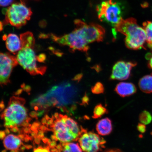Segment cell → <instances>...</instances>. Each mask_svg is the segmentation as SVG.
Segmentation results:
<instances>
[{
	"instance_id": "obj_1",
	"label": "cell",
	"mask_w": 152,
	"mask_h": 152,
	"mask_svg": "<svg viewBox=\"0 0 152 152\" xmlns=\"http://www.w3.org/2000/svg\"><path fill=\"white\" fill-rule=\"evenodd\" d=\"M80 94L79 89L73 83H63L55 86L45 94L32 101L31 105L37 108L38 110L52 106L59 107L71 104L76 107L75 104L78 102Z\"/></svg>"
},
{
	"instance_id": "obj_2",
	"label": "cell",
	"mask_w": 152,
	"mask_h": 152,
	"mask_svg": "<svg viewBox=\"0 0 152 152\" xmlns=\"http://www.w3.org/2000/svg\"><path fill=\"white\" fill-rule=\"evenodd\" d=\"M22 47L17 54L16 58L18 64L32 75H42L45 73L47 67L39 66V62L45 61V55L37 56L34 51L35 39L33 33L27 31L20 34Z\"/></svg>"
},
{
	"instance_id": "obj_3",
	"label": "cell",
	"mask_w": 152,
	"mask_h": 152,
	"mask_svg": "<svg viewBox=\"0 0 152 152\" xmlns=\"http://www.w3.org/2000/svg\"><path fill=\"white\" fill-rule=\"evenodd\" d=\"M115 31L125 36V44L128 48L137 50L144 47L146 43V35L143 27L138 25L135 19H121L115 27Z\"/></svg>"
},
{
	"instance_id": "obj_4",
	"label": "cell",
	"mask_w": 152,
	"mask_h": 152,
	"mask_svg": "<svg viewBox=\"0 0 152 152\" xmlns=\"http://www.w3.org/2000/svg\"><path fill=\"white\" fill-rule=\"evenodd\" d=\"M50 128L57 139L62 143L77 141L83 129L82 127L80 128L77 123L73 119L60 114L50 125Z\"/></svg>"
},
{
	"instance_id": "obj_5",
	"label": "cell",
	"mask_w": 152,
	"mask_h": 152,
	"mask_svg": "<svg viewBox=\"0 0 152 152\" xmlns=\"http://www.w3.org/2000/svg\"><path fill=\"white\" fill-rule=\"evenodd\" d=\"M75 29L69 33L62 36L51 34L45 35L42 34V37H49L55 42L62 46H67L71 51H80L87 53L89 47V43L86 39L84 33L79 25L74 21Z\"/></svg>"
},
{
	"instance_id": "obj_6",
	"label": "cell",
	"mask_w": 152,
	"mask_h": 152,
	"mask_svg": "<svg viewBox=\"0 0 152 152\" xmlns=\"http://www.w3.org/2000/svg\"><path fill=\"white\" fill-rule=\"evenodd\" d=\"M26 100L16 96L11 97L7 107L1 114V118L4 120V126L11 128L22 125L27 118V110L24 107Z\"/></svg>"
},
{
	"instance_id": "obj_7",
	"label": "cell",
	"mask_w": 152,
	"mask_h": 152,
	"mask_svg": "<svg viewBox=\"0 0 152 152\" xmlns=\"http://www.w3.org/2000/svg\"><path fill=\"white\" fill-rule=\"evenodd\" d=\"M24 0L20 3L13 4L7 9L3 24H10L17 28H20L26 24L32 15L31 9L26 5Z\"/></svg>"
},
{
	"instance_id": "obj_8",
	"label": "cell",
	"mask_w": 152,
	"mask_h": 152,
	"mask_svg": "<svg viewBox=\"0 0 152 152\" xmlns=\"http://www.w3.org/2000/svg\"><path fill=\"white\" fill-rule=\"evenodd\" d=\"M96 10L98 18L101 21L107 23L114 27L122 19L121 6L113 0L102 2L97 7Z\"/></svg>"
},
{
	"instance_id": "obj_9",
	"label": "cell",
	"mask_w": 152,
	"mask_h": 152,
	"mask_svg": "<svg viewBox=\"0 0 152 152\" xmlns=\"http://www.w3.org/2000/svg\"><path fill=\"white\" fill-rule=\"evenodd\" d=\"M78 140L82 149L85 152H99L105 148L106 141L103 138L85 129Z\"/></svg>"
},
{
	"instance_id": "obj_10",
	"label": "cell",
	"mask_w": 152,
	"mask_h": 152,
	"mask_svg": "<svg viewBox=\"0 0 152 152\" xmlns=\"http://www.w3.org/2000/svg\"><path fill=\"white\" fill-rule=\"evenodd\" d=\"M1 72L0 82L1 86L10 82V78L13 69L18 65L16 57L9 53H1Z\"/></svg>"
},
{
	"instance_id": "obj_11",
	"label": "cell",
	"mask_w": 152,
	"mask_h": 152,
	"mask_svg": "<svg viewBox=\"0 0 152 152\" xmlns=\"http://www.w3.org/2000/svg\"><path fill=\"white\" fill-rule=\"evenodd\" d=\"M76 20L81 26L89 44L103 40L105 31L102 26L94 23L87 24L80 20Z\"/></svg>"
},
{
	"instance_id": "obj_12",
	"label": "cell",
	"mask_w": 152,
	"mask_h": 152,
	"mask_svg": "<svg viewBox=\"0 0 152 152\" xmlns=\"http://www.w3.org/2000/svg\"><path fill=\"white\" fill-rule=\"evenodd\" d=\"M135 62L120 61L113 66L110 79L112 80H124L130 77L131 71L137 65Z\"/></svg>"
},
{
	"instance_id": "obj_13",
	"label": "cell",
	"mask_w": 152,
	"mask_h": 152,
	"mask_svg": "<svg viewBox=\"0 0 152 152\" xmlns=\"http://www.w3.org/2000/svg\"><path fill=\"white\" fill-rule=\"evenodd\" d=\"M3 39L5 41V45L7 50L14 54H18L22 47L20 37L15 34L4 35Z\"/></svg>"
},
{
	"instance_id": "obj_14",
	"label": "cell",
	"mask_w": 152,
	"mask_h": 152,
	"mask_svg": "<svg viewBox=\"0 0 152 152\" xmlns=\"http://www.w3.org/2000/svg\"><path fill=\"white\" fill-rule=\"evenodd\" d=\"M115 91L119 96L124 98L135 94L137 88L132 83L121 82L116 86Z\"/></svg>"
},
{
	"instance_id": "obj_15",
	"label": "cell",
	"mask_w": 152,
	"mask_h": 152,
	"mask_svg": "<svg viewBox=\"0 0 152 152\" xmlns=\"http://www.w3.org/2000/svg\"><path fill=\"white\" fill-rule=\"evenodd\" d=\"M96 129L100 135L105 136L110 134L113 130L111 120L108 118L100 120L96 124Z\"/></svg>"
},
{
	"instance_id": "obj_16",
	"label": "cell",
	"mask_w": 152,
	"mask_h": 152,
	"mask_svg": "<svg viewBox=\"0 0 152 152\" xmlns=\"http://www.w3.org/2000/svg\"><path fill=\"white\" fill-rule=\"evenodd\" d=\"M4 145L7 150H18L22 145L21 140L20 138L14 134L8 135L4 140Z\"/></svg>"
},
{
	"instance_id": "obj_17",
	"label": "cell",
	"mask_w": 152,
	"mask_h": 152,
	"mask_svg": "<svg viewBox=\"0 0 152 152\" xmlns=\"http://www.w3.org/2000/svg\"><path fill=\"white\" fill-rule=\"evenodd\" d=\"M138 85L142 92L146 94L152 93V75H146L142 77L139 81Z\"/></svg>"
},
{
	"instance_id": "obj_18",
	"label": "cell",
	"mask_w": 152,
	"mask_h": 152,
	"mask_svg": "<svg viewBox=\"0 0 152 152\" xmlns=\"http://www.w3.org/2000/svg\"><path fill=\"white\" fill-rule=\"evenodd\" d=\"M146 35V45L148 48L152 50V22L147 21L142 23Z\"/></svg>"
},
{
	"instance_id": "obj_19",
	"label": "cell",
	"mask_w": 152,
	"mask_h": 152,
	"mask_svg": "<svg viewBox=\"0 0 152 152\" xmlns=\"http://www.w3.org/2000/svg\"><path fill=\"white\" fill-rule=\"evenodd\" d=\"M63 152H83L78 144L75 142H65L61 144Z\"/></svg>"
},
{
	"instance_id": "obj_20",
	"label": "cell",
	"mask_w": 152,
	"mask_h": 152,
	"mask_svg": "<svg viewBox=\"0 0 152 152\" xmlns=\"http://www.w3.org/2000/svg\"><path fill=\"white\" fill-rule=\"evenodd\" d=\"M108 113V110L106 107L102 104H98L94 108L92 118L94 119L99 118Z\"/></svg>"
},
{
	"instance_id": "obj_21",
	"label": "cell",
	"mask_w": 152,
	"mask_h": 152,
	"mask_svg": "<svg viewBox=\"0 0 152 152\" xmlns=\"http://www.w3.org/2000/svg\"><path fill=\"white\" fill-rule=\"evenodd\" d=\"M139 119L141 123L148 125L151 122L152 116L149 112L145 110L140 113L139 117Z\"/></svg>"
},
{
	"instance_id": "obj_22",
	"label": "cell",
	"mask_w": 152,
	"mask_h": 152,
	"mask_svg": "<svg viewBox=\"0 0 152 152\" xmlns=\"http://www.w3.org/2000/svg\"><path fill=\"white\" fill-rule=\"evenodd\" d=\"M91 91L94 94H103L104 92V86L101 83H97L91 88Z\"/></svg>"
},
{
	"instance_id": "obj_23",
	"label": "cell",
	"mask_w": 152,
	"mask_h": 152,
	"mask_svg": "<svg viewBox=\"0 0 152 152\" xmlns=\"http://www.w3.org/2000/svg\"><path fill=\"white\" fill-rule=\"evenodd\" d=\"M146 59L148 61V66L152 71V51L151 52L147 53L145 56ZM152 75V73L151 74Z\"/></svg>"
},
{
	"instance_id": "obj_24",
	"label": "cell",
	"mask_w": 152,
	"mask_h": 152,
	"mask_svg": "<svg viewBox=\"0 0 152 152\" xmlns=\"http://www.w3.org/2000/svg\"><path fill=\"white\" fill-rule=\"evenodd\" d=\"M34 152H51L49 150V147L43 148L40 147L34 149Z\"/></svg>"
},
{
	"instance_id": "obj_25",
	"label": "cell",
	"mask_w": 152,
	"mask_h": 152,
	"mask_svg": "<svg viewBox=\"0 0 152 152\" xmlns=\"http://www.w3.org/2000/svg\"><path fill=\"white\" fill-rule=\"evenodd\" d=\"M137 129L139 132L142 133L145 132L146 131V127L145 125L141 123L138 124Z\"/></svg>"
},
{
	"instance_id": "obj_26",
	"label": "cell",
	"mask_w": 152,
	"mask_h": 152,
	"mask_svg": "<svg viewBox=\"0 0 152 152\" xmlns=\"http://www.w3.org/2000/svg\"><path fill=\"white\" fill-rule=\"evenodd\" d=\"M13 0H0V4L1 7H6L10 5Z\"/></svg>"
},
{
	"instance_id": "obj_27",
	"label": "cell",
	"mask_w": 152,
	"mask_h": 152,
	"mask_svg": "<svg viewBox=\"0 0 152 152\" xmlns=\"http://www.w3.org/2000/svg\"><path fill=\"white\" fill-rule=\"evenodd\" d=\"M40 123L39 122H34L31 126V129L33 132H38V129L40 127Z\"/></svg>"
},
{
	"instance_id": "obj_28",
	"label": "cell",
	"mask_w": 152,
	"mask_h": 152,
	"mask_svg": "<svg viewBox=\"0 0 152 152\" xmlns=\"http://www.w3.org/2000/svg\"><path fill=\"white\" fill-rule=\"evenodd\" d=\"M103 152H123L121 150L118 149H112L106 150Z\"/></svg>"
},
{
	"instance_id": "obj_29",
	"label": "cell",
	"mask_w": 152,
	"mask_h": 152,
	"mask_svg": "<svg viewBox=\"0 0 152 152\" xmlns=\"http://www.w3.org/2000/svg\"><path fill=\"white\" fill-rule=\"evenodd\" d=\"M6 133L5 131H1L0 132V138L1 140H3L6 137Z\"/></svg>"
},
{
	"instance_id": "obj_30",
	"label": "cell",
	"mask_w": 152,
	"mask_h": 152,
	"mask_svg": "<svg viewBox=\"0 0 152 152\" xmlns=\"http://www.w3.org/2000/svg\"><path fill=\"white\" fill-rule=\"evenodd\" d=\"M56 141L53 140L52 141H51L50 143L49 144V147L51 148H54L55 147H56Z\"/></svg>"
},
{
	"instance_id": "obj_31",
	"label": "cell",
	"mask_w": 152,
	"mask_h": 152,
	"mask_svg": "<svg viewBox=\"0 0 152 152\" xmlns=\"http://www.w3.org/2000/svg\"><path fill=\"white\" fill-rule=\"evenodd\" d=\"M37 136L39 137V138H42L44 137V133L42 131L40 130L39 132H38Z\"/></svg>"
},
{
	"instance_id": "obj_32",
	"label": "cell",
	"mask_w": 152,
	"mask_h": 152,
	"mask_svg": "<svg viewBox=\"0 0 152 152\" xmlns=\"http://www.w3.org/2000/svg\"><path fill=\"white\" fill-rule=\"evenodd\" d=\"M19 129L18 126H15L11 128V132H18Z\"/></svg>"
},
{
	"instance_id": "obj_33",
	"label": "cell",
	"mask_w": 152,
	"mask_h": 152,
	"mask_svg": "<svg viewBox=\"0 0 152 152\" xmlns=\"http://www.w3.org/2000/svg\"><path fill=\"white\" fill-rule=\"evenodd\" d=\"M34 138H35L34 140H35V143L36 144H39L40 143V142L41 138H39V137L37 136Z\"/></svg>"
},
{
	"instance_id": "obj_34",
	"label": "cell",
	"mask_w": 152,
	"mask_h": 152,
	"mask_svg": "<svg viewBox=\"0 0 152 152\" xmlns=\"http://www.w3.org/2000/svg\"><path fill=\"white\" fill-rule=\"evenodd\" d=\"M37 113L35 111L32 112L30 113V116L33 118H35L37 116Z\"/></svg>"
},
{
	"instance_id": "obj_35",
	"label": "cell",
	"mask_w": 152,
	"mask_h": 152,
	"mask_svg": "<svg viewBox=\"0 0 152 152\" xmlns=\"http://www.w3.org/2000/svg\"><path fill=\"white\" fill-rule=\"evenodd\" d=\"M39 129H40L41 130L43 131V132H45L48 130V129L47 128V127L45 126L44 125H43L42 126H41L39 127Z\"/></svg>"
},
{
	"instance_id": "obj_36",
	"label": "cell",
	"mask_w": 152,
	"mask_h": 152,
	"mask_svg": "<svg viewBox=\"0 0 152 152\" xmlns=\"http://www.w3.org/2000/svg\"><path fill=\"white\" fill-rule=\"evenodd\" d=\"M31 130H30L29 128L26 127V128L23 129V132L24 133L27 134V133L31 132Z\"/></svg>"
},
{
	"instance_id": "obj_37",
	"label": "cell",
	"mask_w": 152,
	"mask_h": 152,
	"mask_svg": "<svg viewBox=\"0 0 152 152\" xmlns=\"http://www.w3.org/2000/svg\"><path fill=\"white\" fill-rule=\"evenodd\" d=\"M0 106H1V111H2L5 107V105L4 104V102L3 101H1V104H0Z\"/></svg>"
},
{
	"instance_id": "obj_38",
	"label": "cell",
	"mask_w": 152,
	"mask_h": 152,
	"mask_svg": "<svg viewBox=\"0 0 152 152\" xmlns=\"http://www.w3.org/2000/svg\"><path fill=\"white\" fill-rule=\"evenodd\" d=\"M47 120L45 118L42 119V124L43 125L46 124L47 123Z\"/></svg>"
},
{
	"instance_id": "obj_39",
	"label": "cell",
	"mask_w": 152,
	"mask_h": 152,
	"mask_svg": "<svg viewBox=\"0 0 152 152\" xmlns=\"http://www.w3.org/2000/svg\"><path fill=\"white\" fill-rule=\"evenodd\" d=\"M25 147L26 148V149H31V148H32V147L31 146L29 145H25Z\"/></svg>"
},
{
	"instance_id": "obj_40",
	"label": "cell",
	"mask_w": 152,
	"mask_h": 152,
	"mask_svg": "<svg viewBox=\"0 0 152 152\" xmlns=\"http://www.w3.org/2000/svg\"><path fill=\"white\" fill-rule=\"evenodd\" d=\"M5 132L6 133V134H8L10 133V131L8 129V128H7L6 130H5Z\"/></svg>"
},
{
	"instance_id": "obj_41",
	"label": "cell",
	"mask_w": 152,
	"mask_h": 152,
	"mask_svg": "<svg viewBox=\"0 0 152 152\" xmlns=\"http://www.w3.org/2000/svg\"><path fill=\"white\" fill-rule=\"evenodd\" d=\"M2 152H7V151H6V150H4V151H2Z\"/></svg>"
},
{
	"instance_id": "obj_42",
	"label": "cell",
	"mask_w": 152,
	"mask_h": 152,
	"mask_svg": "<svg viewBox=\"0 0 152 152\" xmlns=\"http://www.w3.org/2000/svg\"><path fill=\"white\" fill-rule=\"evenodd\" d=\"M35 1H39V0H35Z\"/></svg>"
}]
</instances>
